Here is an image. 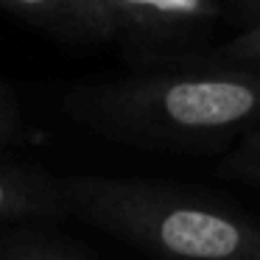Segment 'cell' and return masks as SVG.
<instances>
[{"instance_id":"obj_7","label":"cell","mask_w":260,"mask_h":260,"mask_svg":"<svg viewBox=\"0 0 260 260\" xmlns=\"http://www.w3.org/2000/svg\"><path fill=\"white\" fill-rule=\"evenodd\" d=\"M224 53L230 59H241V62H260V23L226 42Z\"/></svg>"},{"instance_id":"obj_1","label":"cell","mask_w":260,"mask_h":260,"mask_svg":"<svg viewBox=\"0 0 260 260\" xmlns=\"http://www.w3.org/2000/svg\"><path fill=\"white\" fill-rule=\"evenodd\" d=\"M68 107L92 129L132 143L210 146L260 120V76L202 70L123 79L73 92Z\"/></svg>"},{"instance_id":"obj_6","label":"cell","mask_w":260,"mask_h":260,"mask_svg":"<svg viewBox=\"0 0 260 260\" xmlns=\"http://www.w3.org/2000/svg\"><path fill=\"white\" fill-rule=\"evenodd\" d=\"M23 135V115H20L14 98L0 84V146H9Z\"/></svg>"},{"instance_id":"obj_3","label":"cell","mask_w":260,"mask_h":260,"mask_svg":"<svg viewBox=\"0 0 260 260\" xmlns=\"http://www.w3.org/2000/svg\"><path fill=\"white\" fill-rule=\"evenodd\" d=\"M115 25L176 28L215 17L218 0H104Z\"/></svg>"},{"instance_id":"obj_9","label":"cell","mask_w":260,"mask_h":260,"mask_svg":"<svg viewBox=\"0 0 260 260\" xmlns=\"http://www.w3.org/2000/svg\"><path fill=\"white\" fill-rule=\"evenodd\" d=\"M249 151H252V157L260 162V120L254 123V132L249 135Z\"/></svg>"},{"instance_id":"obj_5","label":"cell","mask_w":260,"mask_h":260,"mask_svg":"<svg viewBox=\"0 0 260 260\" xmlns=\"http://www.w3.org/2000/svg\"><path fill=\"white\" fill-rule=\"evenodd\" d=\"M64 207L59 182L0 165V221L56 215Z\"/></svg>"},{"instance_id":"obj_4","label":"cell","mask_w":260,"mask_h":260,"mask_svg":"<svg viewBox=\"0 0 260 260\" xmlns=\"http://www.w3.org/2000/svg\"><path fill=\"white\" fill-rule=\"evenodd\" d=\"M0 3L28 20L68 31L109 37L118 28L104 6V0H0Z\"/></svg>"},{"instance_id":"obj_2","label":"cell","mask_w":260,"mask_h":260,"mask_svg":"<svg viewBox=\"0 0 260 260\" xmlns=\"http://www.w3.org/2000/svg\"><path fill=\"white\" fill-rule=\"evenodd\" d=\"M64 207L165 260H260V226L185 193L132 179H59Z\"/></svg>"},{"instance_id":"obj_10","label":"cell","mask_w":260,"mask_h":260,"mask_svg":"<svg viewBox=\"0 0 260 260\" xmlns=\"http://www.w3.org/2000/svg\"><path fill=\"white\" fill-rule=\"evenodd\" d=\"M243 6H246V9H252V12H257V14H260V0H243Z\"/></svg>"},{"instance_id":"obj_8","label":"cell","mask_w":260,"mask_h":260,"mask_svg":"<svg viewBox=\"0 0 260 260\" xmlns=\"http://www.w3.org/2000/svg\"><path fill=\"white\" fill-rule=\"evenodd\" d=\"M9 260H76L68 252H56V249H42V246H17L12 249Z\"/></svg>"}]
</instances>
